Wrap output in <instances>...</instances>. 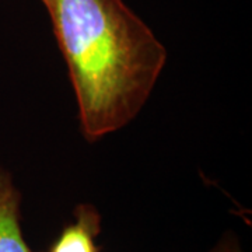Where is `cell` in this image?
Returning a JSON list of instances; mask_svg holds the SVG:
<instances>
[{
	"label": "cell",
	"mask_w": 252,
	"mask_h": 252,
	"mask_svg": "<svg viewBox=\"0 0 252 252\" xmlns=\"http://www.w3.org/2000/svg\"><path fill=\"white\" fill-rule=\"evenodd\" d=\"M69 69L83 135L117 132L143 108L167 61L153 31L124 0H48Z\"/></svg>",
	"instance_id": "cell-1"
},
{
	"label": "cell",
	"mask_w": 252,
	"mask_h": 252,
	"mask_svg": "<svg viewBox=\"0 0 252 252\" xmlns=\"http://www.w3.org/2000/svg\"><path fill=\"white\" fill-rule=\"evenodd\" d=\"M41 1H42V4H44V6H45V4H46V1H48V0H41Z\"/></svg>",
	"instance_id": "cell-5"
},
{
	"label": "cell",
	"mask_w": 252,
	"mask_h": 252,
	"mask_svg": "<svg viewBox=\"0 0 252 252\" xmlns=\"http://www.w3.org/2000/svg\"><path fill=\"white\" fill-rule=\"evenodd\" d=\"M0 252H34L21 225V193L9 171L0 168Z\"/></svg>",
	"instance_id": "cell-3"
},
{
	"label": "cell",
	"mask_w": 252,
	"mask_h": 252,
	"mask_svg": "<svg viewBox=\"0 0 252 252\" xmlns=\"http://www.w3.org/2000/svg\"><path fill=\"white\" fill-rule=\"evenodd\" d=\"M215 252H241L240 250H238V247L237 245H230V244H221L220 247H217L216 250H215Z\"/></svg>",
	"instance_id": "cell-4"
},
{
	"label": "cell",
	"mask_w": 252,
	"mask_h": 252,
	"mask_svg": "<svg viewBox=\"0 0 252 252\" xmlns=\"http://www.w3.org/2000/svg\"><path fill=\"white\" fill-rule=\"evenodd\" d=\"M74 219L66 224L45 252H101L97 243L101 233V213L93 205L74 209Z\"/></svg>",
	"instance_id": "cell-2"
}]
</instances>
